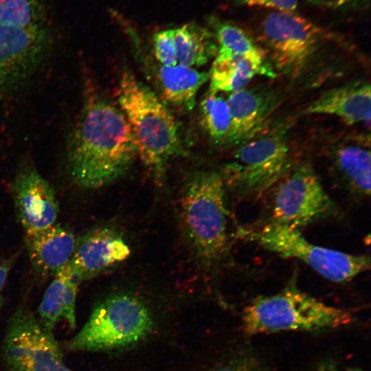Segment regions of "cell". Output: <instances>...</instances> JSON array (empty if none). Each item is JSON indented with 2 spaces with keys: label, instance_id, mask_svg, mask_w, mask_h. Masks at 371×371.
<instances>
[{
  "label": "cell",
  "instance_id": "6da1fadb",
  "mask_svg": "<svg viewBox=\"0 0 371 371\" xmlns=\"http://www.w3.org/2000/svg\"><path fill=\"white\" fill-rule=\"evenodd\" d=\"M137 155L125 115L107 100L85 102L69 139L67 170L77 186L95 189L124 176Z\"/></svg>",
  "mask_w": 371,
  "mask_h": 371
},
{
  "label": "cell",
  "instance_id": "7a4b0ae2",
  "mask_svg": "<svg viewBox=\"0 0 371 371\" xmlns=\"http://www.w3.org/2000/svg\"><path fill=\"white\" fill-rule=\"evenodd\" d=\"M117 97L137 155L157 180L161 181L169 161L181 153L174 117L155 93L130 71L122 75Z\"/></svg>",
  "mask_w": 371,
  "mask_h": 371
},
{
  "label": "cell",
  "instance_id": "3957f363",
  "mask_svg": "<svg viewBox=\"0 0 371 371\" xmlns=\"http://www.w3.org/2000/svg\"><path fill=\"white\" fill-rule=\"evenodd\" d=\"M352 320L348 311L324 303L294 283L277 293L255 298L242 317L243 330L249 335L333 329Z\"/></svg>",
  "mask_w": 371,
  "mask_h": 371
},
{
  "label": "cell",
  "instance_id": "277c9868",
  "mask_svg": "<svg viewBox=\"0 0 371 371\" xmlns=\"http://www.w3.org/2000/svg\"><path fill=\"white\" fill-rule=\"evenodd\" d=\"M225 182L215 171L194 173L184 186L181 214L184 229L197 257L211 265L227 247V210Z\"/></svg>",
  "mask_w": 371,
  "mask_h": 371
},
{
  "label": "cell",
  "instance_id": "5b68a950",
  "mask_svg": "<svg viewBox=\"0 0 371 371\" xmlns=\"http://www.w3.org/2000/svg\"><path fill=\"white\" fill-rule=\"evenodd\" d=\"M155 326L150 310L137 297L113 294L94 306L87 322L64 348L69 352L124 349L147 338Z\"/></svg>",
  "mask_w": 371,
  "mask_h": 371
},
{
  "label": "cell",
  "instance_id": "8992f818",
  "mask_svg": "<svg viewBox=\"0 0 371 371\" xmlns=\"http://www.w3.org/2000/svg\"><path fill=\"white\" fill-rule=\"evenodd\" d=\"M241 234L284 258L300 260L334 282H348L370 269L368 255H353L313 244L299 229L273 221L243 230Z\"/></svg>",
  "mask_w": 371,
  "mask_h": 371
},
{
  "label": "cell",
  "instance_id": "52a82bcc",
  "mask_svg": "<svg viewBox=\"0 0 371 371\" xmlns=\"http://www.w3.org/2000/svg\"><path fill=\"white\" fill-rule=\"evenodd\" d=\"M290 168L286 133L276 128L240 144L221 175L239 196L256 197L273 187Z\"/></svg>",
  "mask_w": 371,
  "mask_h": 371
},
{
  "label": "cell",
  "instance_id": "ba28073f",
  "mask_svg": "<svg viewBox=\"0 0 371 371\" xmlns=\"http://www.w3.org/2000/svg\"><path fill=\"white\" fill-rule=\"evenodd\" d=\"M262 34L276 67L291 78L305 72L328 36L295 12L281 11L273 12L264 19Z\"/></svg>",
  "mask_w": 371,
  "mask_h": 371
},
{
  "label": "cell",
  "instance_id": "9c48e42d",
  "mask_svg": "<svg viewBox=\"0 0 371 371\" xmlns=\"http://www.w3.org/2000/svg\"><path fill=\"white\" fill-rule=\"evenodd\" d=\"M2 349L8 371H74L65 363L53 332L24 306L10 318Z\"/></svg>",
  "mask_w": 371,
  "mask_h": 371
},
{
  "label": "cell",
  "instance_id": "30bf717a",
  "mask_svg": "<svg viewBox=\"0 0 371 371\" xmlns=\"http://www.w3.org/2000/svg\"><path fill=\"white\" fill-rule=\"evenodd\" d=\"M274 186L271 221L300 230L335 211L334 202L308 162L290 168Z\"/></svg>",
  "mask_w": 371,
  "mask_h": 371
},
{
  "label": "cell",
  "instance_id": "8fae6325",
  "mask_svg": "<svg viewBox=\"0 0 371 371\" xmlns=\"http://www.w3.org/2000/svg\"><path fill=\"white\" fill-rule=\"evenodd\" d=\"M17 218L25 234L56 223L59 206L51 184L31 165L22 168L12 185Z\"/></svg>",
  "mask_w": 371,
  "mask_h": 371
},
{
  "label": "cell",
  "instance_id": "7c38bea8",
  "mask_svg": "<svg viewBox=\"0 0 371 371\" xmlns=\"http://www.w3.org/2000/svg\"><path fill=\"white\" fill-rule=\"evenodd\" d=\"M41 30L0 24V89L19 83L36 69L45 46Z\"/></svg>",
  "mask_w": 371,
  "mask_h": 371
},
{
  "label": "cell",
  "instance_id": "4fadbf2b",
  "mask_svg": "<svg viewBox=\"0 0 371 371\" xmlns=\"http://www.w3.org/2000/svg\"><path fill=\"white\" fill-rule=\"evenodd\" d=\"M130 254L122 234L113 227L102 225L77 238L69 264L82 282L124 261Z\"/></svg>",
  "mask_w": 371,
  "mask_h": 371
},
{
  "label": "cell",
  "instance_id": "5bb4252c",
  "mask_svg": "<svg viewBox=\"0 0 371 371\" xmlns=\"http://www.w3.org/2000/svg\"><path fill=\"white\" fill-rule=\"evenodd\" d=\"M230 127L225 142L240 145L265 132L276 111L278 100L263 89H243L232 93L227 100Z\"/></svg>",
  "mask_w": 371,
  "mask_h": 371
},
{
  "label": "cell",
  "instance_id": "9a60e30c",
  "mask_svg": "<svg viewBox=\"0 0 371 371\" xmlns=\"http://www.w3.org/2000/svg\"><path fill=\"white\" fill-rule=\"evenodd\" d=\"M76 240L69 228L57 223L25 234V247L35 271L43 277L54 276L70 262Z\"/></svg>",
  "mask_w": 371,
  "mask_h": 371
},
{
  "label": "cell",
  "instance_id": "2e32d148",
  "mask_svg": "<svg viewBox=\"0 0 371 371\" xmlns=\"http://www.w3.org/2000/svg\"><path fill=\"white\" fill-rule=\"evenodd\" d=\"M370 85L356 81L324 92L304 109V114L333 115L348 125L370 122Z\"/></svg>",
  "mask_w": 371,
  "mask_h": 371
},
{
  "label": "cell",
  "instance_id": "e0dca14e",
  "mask_svg": "<svg viewBox=\"0 0 371 371\" xmlns=\"http://www.w3.org/2000/svg\"><path fill=\"white\" fill-rule=\"evenodd\" d=\"M333 166L346 187L354 194H370V139H358L340 144L333 151Z\"/></svg>",
  "mask_w": 371,
  "mask_h": 371
},
{
  "label": "cell",
  "instance_id": "ac0fdd59",
  "mask_svg": "<svg viewBox=\"0 0 371 371\" xmlns=\"http://www.w3.org/2000/svg\"><path fill=\"white\" fill-rule=\"evenodd\" d=\"M209 78L210 71H199L180 64L161 65L157 73L164 98L188 110L194 107L199 89Z\"/></svg>",
  "mask_w": 371,
  "mask_h": 371
},
{
  "label": "cell",
  "instance_id": "d6986e66",
  "mask_svg": "<svg viewBox=\"0 0 371 371\" xmlns=\"http://www.w3.org/2000/svg\"><path fill=\"white\" fill-rule=\"evenodd\" d=\"M258 74L274 77L276 74L239 55L216 56L210 71V91L231 93L240 91Z\"/></svg>",
  "mask_w": 371,
  "mask_h": 371
},
{
  "label": "cell",
  "instance_id": "ffe728a7",
  "mask_svg": "<svg viewBox=\"0 0 371 371\" xmlns=\"http://www.w3.org/2000/svg\"><path fill=\"white\" fill-rule=\"evenodd\" d=\"M173 31L178 64L201 67L216 56L218 45L211 30L191 22Z\"/></svg>",
  "mask_w": 371,
  "mask_h": 371
},
{
  "label": "cell",
  "instance_id": "44dd1931",
  "mask_svg": "<svg viewBox=\"0 0 371 371\" xmlns=\"http://www.w3.org/2000/svg\"><path fill=\"white\" fill-rule=\"evenodd\" d=\"M207 23L218 45L216 56L239 55L261 67L273 71L267 63L262 49L239 26L216 16H210Z\"/></svg>",
  "mask_w": 371,
  "mask_h": 371
},
{
  "label": "cell",
  "instance_id": "7402d4cb",
  "mask_svg": "<svg viewBox=\"0 0 371 371\" xmlns=\"http://www.w3.org/2000/svg\"><path fill=\"white\" fill-rule=\"evenodd\" d=\"M202 124L216 143L225 142L230 127V112L227 100L210 91L201 104Z\"/></svg>",
  "mask_w": 371,
  "mask_h": 371
},
{
  "label": "cell",
  "instance_id": "603a6c76",
  "mask_svg": "<svg viewBox=\"0 0 371 371\" xmlns=\"http://www.w3.org/2000/svg\"><path fill=\"white\" fill-rule=\"evenodd\" d=\"M68 264L54 276L37 311V317L41 324L52 332L63 319L65 286L69 271Z\"/></svg>",
  "mask_w": 371,
  "mask_h": 371
},
{
  "label": "cell",
  "instance_id": "cb8c5ba5",
  "mask_svg": "<svg viewBox=\"0 0 371 371\" xmlns=\"http://www.w3.org/2000/svg\"><path fill=\"white\" fill-rule=\"evenodd\" d=\"M38 12L33 0H0V24L37 27Z\"/></svg>",
  "mask_w": 371,
  "mask_h": 371
},
{
  "label": "cell",
  "instance_id": "d4e9b609",
  "mask_svg": "<svg viewBox=\"0 0 371 371\" xmlns=\"http://www.w3.org/2000/svg\"><path fill=\"white\" fill-rule=\"evenodd\" d=\"M155 58L162 65L177 64L173 29L161 30L153 37Z\"/></svg>",
  "mask_w": 371,
  "mask_h": 371
},
{
  "label": "cell",
  "instance_id": "484cf974",
  "mask_svg": "<svg viewBox=\"0 0 371 371\" xmlns=\"http://www.w3.org/2000/svg\"><path fill=\"white\" fill-rule=\"evenodd\" d=\"M69 271L66 282L63 319L66 321L69 328L74 330L76 327V304L78 286L82 282L74 272L69 264Z\"/></svg>",
  "mask_w": 371,
  "mask_h": 371
},
{
  "label": "cell",
  "instance_id": "4316f807",
  "mask_svg": "<svg viewBox=\"0 0 371 371\" xmlns=\"http://www.w3.org/2000/svg\"><path fill=\"white\" fill-rule=\"evenodd\" d=\"M212 371H264V369L254 357L245 355L234 358Z\"/></svg>",
  "mask_w": 371,
  "mask_h": 371
},
{
  "label": "cell",
  "instance_id": "83f0119b",
  "mask_svg": "<svg viewBox=\"0 0 371 371\" xmlns=\"http://www.w3.org/2000/svg\"><path fill=\"white\" fill-rule=\"evenodd\" d=\"M242 5L269 8L281 12H295L298 0H234Z\"/></svg>",
  "mask_w": 371,
  "mask_h": 371
},
{
  "label": "cell",
  "instance_id": "f1b7e54d",
  "mask_svg": "<svg viewBox=\"0 0 371 371\" xmlns=\"http://www.w3.org/2000/svg\"><path fill=\"white\" fill-rule=\"evenodd\" d=\"M357 0H308V1L315 6L325 8H339Z\"/></svg>",
  "mask_w": 371,
  "mask_h": 371
},
{
  "label": "cell",
  "instance_id": "f546056e",
  "mask_svg": "<svg viewBox=\"0 0 371 371\" xmlns=\"http://www.w3.org/2000/svg\"><path fill=\"white\" fill-rule=\"evenodd\" d=\"M314 371H339L337 366L330 361L321 363Z\"/></svg>",
  "mask_w": 371,
  "mask_h": 371
},
{
  "label": "cell",
  "instance_id": "4dcf8cb0",
  "mask_svg": "<svg viewBox=\"0 0 371 371\" xmlns=\"http://www.w3.org/2000/svg\"><path fill=\"white\" fill-rule=\"evenodd\" d=\"M5 282H6L5 277L4 276L3 274H2L0 272V311H1V308L2 305H3L2 291H3V289L4 287V285H5Z\"/></svg>",
  "mask_w": 371,
  "mask_h": 371
},
{
  "label": "cell",
  "instance_id": "1f68e13d",
  "mask_svg": "<svg viewBox=\"0 0 371 371\" xmlns=\"http://www.w3.org/2000/svg\"><path fill=\"white\" fill-rule=\"evenodd\" d=\"M349 371H363L359 368H352Z\"/></svg>",
  "mask_w": 371,
  "mask_h": 371
}]
</instances>
